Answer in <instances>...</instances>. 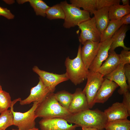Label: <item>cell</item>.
<instances>
[{
  "label": "cell",
  "mask_w": 130,
  "mask_h": 130,
  "mask_svg": "<svg viewBox=\"0 0 130 130\" xmlns=\"http://www.w3.org/2000/svg\"><path fill=\"white\" fill-rule=\"evenodd\" d=\"M122 104L126 108L128 113L130 116V93L128 91L123 94Z\"/></svg>",
  "instance_id": "cell-31"
},
{
  "label": "cell",
  "mask_w": 130,
  "mask_h": 130,
  "mask_svg": "<svg viewBox=\"0 0 130 130\" xmlns=\"http://www.w3.org/2000/svg\"><path fill=\"white\" fill-rule=\"evenodd\" d=\"M3 91L1 86L0 84V92Z\"/></svg>",
  "instance_id": "cell-39"
},
{
  "label": "cell",
  "mask_w": 130,
  "mask_h": 130,
  "mask_svg": "<svg viewBox=\"0 0 130 130\" xmlns=\"http://www.w3.org/2000/svg\"><path fill=\"white\" fill-rule=\"evenodd\" d=\"M124 66L120 64L115 70L105 76V78L115 82L120 87L118 92L120 95H123L130 90L124 74Z\"/></svg>",
  "instance_id": "cell-13"
},
{
  "label": "cell",
  "mask_w": 130,
  "mask_h": 130,
  "mask_svg": "<svg viewBox=\"0 0 130 130\" xmlns=\"http://www.w3.org/2000/svg\"><path fill=\"white\" fill-rule=\"evenodd\" d=\"M13 116L11 110H8L0 114V129L5 130L9 127L13 125Z\"/></svg>",
  "instance_id": "cell-27"
},
{
  "label": "cell",
  "mask_w": 130,
  "mask_h": 130,
  "mask_svg": "<svg viewBox=\"0 0 130 130\" xmlns=\"http://www.w3.org/2000/svg\"><path fill=\"white\" fill-rule=\"evenodd\" d=\"M73 94L65 91L62 90L55 93L56 98L62 107L68 110Z\"/></svg>",
  "instance_id": "cell-25"
},
{
  "label": "cell",
  "mask_w": 130,
  "mask_h": 130,
  "mask_svg": "<svg viewBox=\"0 0 130 130\" xmlns=\"http://www.w3.org/2000/svg\"><path fill=\"white\" fill-rule=\"evenodd\" d=\"M69 110L61 106L53 92L50 93L46 98L38 104L35 111L37 117L63 118L71 114Z\"/></svg>",
  "instance_id": "cell-2"
},
{
  "label": "cell",
  "mask_w": 130,
  "mask_h": 130,
  "mask_svg": "<svg viewBox=\"0 0 130 130\" xmlns=\"http://www.w3.org/2000/svg\"><path fill=\"white\" fill-rule=\"evenodd\" d=\"M60 4L65 13L63 26L65 28L74 27L91 18L89 12L68 3L66 0L61 2Z\"/></svg>",
  "instance_id": "cell-4"
},
{
  "label": "cell",
  "mask_w": 130,
  "mask_h": 130,
  "mask_svg": "<svg viewBox=\"0 0 130 130\" xmlns=\"http://www.w3.org/2000/svg\"><path fill=\"white\" fill-rule=\"evenodd\" d=\"M3 1L6 3L8 4H12L14 2V0H3Z\"/></svg>",
  "instance_id": "cell-37"
},
{
  "label": "cell",
  "mask_w": 130,
  "mask_h": 130,
  "mask_svg": "<svg viewBox=\"0 0 130 130\" xmlns=\"http://www.w3.org/2000/svg\"><path fill=\"white\" fill-rule=\"evenodd\" d=\"M113 41L112 38L101 43L96 55L89 68L88 70L97 72L103 62L107 58L110 46Z\"/></svg>",
  "instance_id": "cell-12"
},
{
  "label": "cell",
  "mask_w": 130,
  "mask_h": 130,
  "mask_svg": "<svg viewBox=\"0 0 130 130\" xmlns=\"http://www.w3.org/2000/svg\"><path fill=\"white\" fill-rule=\"evenodd\" d=\"M64 119L58 117L42 118L39 122L40 130H75L78 126L69 124Z\"/></svg>",
  "instance_id": "cell-10"
},
{
  "label": "cell",
  "mask_w": 130,
  "mask_h": 130,
  "mask_svg": "<svg viewBox=\"0 0 130 130\" xmlns=\"http://www.w3.org/2000/svg\"><path fill=\"white\" fill-rule=\"evenodd\" d=\"M32 70L39 76L44 84L53 92L58 84L69 80L66 73L62 74L54 73L41 70L36 66L33 67Z\"/></svg>",
  "instance_id": "cell-8"
},
{
  "label": "cell",
  "mask_w": 130,
  "mask_h": 130,
  "mask_svg": "<svg viewBox=\"0 0 130 130\" xmlns=\"http://www.w3.org/2000/svg\"><path fill=\"white\" fill-rule=\"evenodd\" d=\"M37 85L31 88L29 96L23 100L20 101V104L23 105L29 104L32 102H36L39 104L42 102L51 92H54L46 86L39 78Z\"/></svg>",
  "instance_id": "cell-9"
},
{
  "label": "cell",
  "mask_w": 130,
  "mask_h": 130,
  "mask_svg": "<svg viewBox=\"0 0 130 130\" xmlns=\"http://www.w3.org/2000/svg\"><path fill=\"white\" fill-rule=\"evenodd\" d=\"M12 101L9 93L3 90L0 92V113L7 110L11 105Z\"/></svg>",
  "instance_id": "cell-28"
},
{
  "label": "cell",
  "mask_w": 130,
  "mask_h": 130,
  "mask_svg": "<svg viewBox=\"0 0 130 130\" xmlns=\"http://www.w3.org/2000/svg\"><path fill=\"white\" fill-rule=\"evenodd\" d=\"M12 130H21L18 129H12ZM29 130H39V129L38 128L35 127L34 128L32 129Z\"/></svg>",
  "instance_id": "cell-38"
},
{
  "label": "cell",
  "mask_w": 130,
  "mask_h": 130,
  "mask_svg": "<svg viewBox=\"0 0 130 130\" xmlns=\"http://www.w3.org/2000/svg\"><path fill=\"white\" fill-rule=\"evenodd\" d=\"M123 3V5L126 6L129 5V0H121Z\"/></svg>",
  "instance_id": "cell-36"
},
{
  "label": "cell",
  "mask_w": 130,
  "mask_h": 130,
  "mask_svg": "<svg viewBox=\"0 0 130 130\" xmlns=\"http://www.w3.org/2000/svg\"><path fill=\"white\" fill-rule=\"evenodd\" d=\"M130 13V6H124L120 4H114L109 8V16L110 20H120L123 16Z\"/></svg>",
  "instance_id": "cell-20"
},
{
  "label": "cell",
  "mask_w": 130,
  "mask_h": 130,
  "mask_svg": "<svg viewBox=\"0 0 130 130\" xmlns=\"http://www.w3.org/2000/svg\"><path fill=\"white\" fill-rule=\"evenodd\" d=\"M78 26L81 30L78 37L81 44L83 45L88 40L100 42L101 33L97 28L94 17L79 24Z\"/></svg>",
  "instance_id": "cell-7"
},
{
  "label": "cell",
  "mask_w": 130,
  "mask_h": 130,
  "mask_svg": "<svg viewBox=\"0 0 130 130\" xmlns=\"http://www.w3.org/2000/svg\"><path fill=\"white\" fill-rule=\"evenodd\" d=\"M128 30L127 25H123L115 32L112 37L113 41L110 46L109 51H114L115 49L119 47H122L124 50L129 51L130 48L126 47L124 45V40L126 33Z\"/></svg>",
  "instance_id": "cell-18"
},
{
  "label": "cell",
  "mask_w": 130,
  "mask_h": 130,
  "mask_svg": "<svg viewBox=\"0 0 130 130\" xmlns=\"http://www.w3.org/2000/svg\"><path fill=\"white\" fill-rule=\"evenodd\" d=\"M104 76L98 72H95L88 70L87 81L83 91L85 94L89 109L94 105V98L104 81Z\"/></svg>",
  "instance_id": "cell-6"
},
{
  "label": "cell",
  "mask_w": 130,
  "mask_h": 130,
  "mask_svg": "<svg viewBox=\"0 0 130 130\" xmlns=\"http://www.w3.org/2000/svg\"><path fill=\"white\" fill-rule=\"evenodd\" d=\"M3 16L8 19H13L14 16L11 12L10 10L6 8L0 6V16Z\"/></svg>",
  "instance_id": "cell-32"
},
{
  "label": "cell",
  "mask_w": 130,
  "mask_h": 130,
  "mask_svg": "<svg viewBox=\"0 0 130 130\" xmlns=\"http://www.w3.org/2000/svg\"><path fill=\"white\" fill-rule=\"evenodd\" d=\"M109 7H104L96 10L94 17L97 28L101 34L105 29L110 20L109 16Z\"/></svg>",
  "instance_id": "cell-19"
},
{
  "label": "cell",
  "mask_w": 130,
  "mask_h": 130,
  "mask_svg": "<svg viewBox=\"0 0 130 130\" xmlns=\"http://www.w3.org/2000/svg\"><path fill=\"white\" fill-rule=\"evenodd\" d=\"M122 25L120 20H110L107 26L101 34L100 42L111 38Z\"/></svg>",
  "instance_id": "cell-21"
},
{
  "label": "cell",
  "mask_w": 130,
  "mask_h": 130,
  "mask_svg": "<svg viewBox=\"0 0 130 130\" xmlns=\"http://www.w3.org/2000/svg\"><path fill=\"white\" fill-rule=\"evenodd\" d=\"M120 0H96V10L104 7H110L114 4H120Z\"/></svg>",
  "instance_id": "cell-29"
},
{
  "label": "cell",
  "mask_w": 130,
  "mask_h": 130,
  "mask_svg": "<svg viewBox=\"0 0 130 130\" xmlns=\"http://www.w3.org/2000/svg\"><path fill=\"white\" fill-rule=\"evenodd\" d=\"M21 98H18L12 101L10 108L13 116V125L17 126L21 130H29L35 127V119L37 117L35 114V110L39 104L36 102H33L32 107L28 111L22 113L14 111L13 106Z\"/></svg>",
  "instance_id": "cell-5"
},
{
  "label": "cell",
  "mask_w": 130,
  "mask_h": 130,
  "mask_svg": "<svg viewBox=\"0 0 130 130\" xmlns=\"http://www.w3.org/2000/svg\"><path fill=\"white\" fill-rule=\"evenodd\" d=\"M123 25H127L130 24V13L123 16L121 19Z\"/></svg>",
  "instance_id": "cell-34"
},
{
  "label": "cell",
  "mask_w": 130,
  "mask_h": 130,
  "mask_svg": "<svg viewBox=\"0 0 130 130\" xmlns=\"http://www.w3.org/2000/svg\"><path fill=\"white\" fill-rule=\"evenodd\" d=\"M97 130H99V129H98Z\"/></svg>",
  "instance_id": "cell-40"
},
{
  "label": "cell",
  "mask_w": 130,
  "mask_h": 130,
  "mask_svg": "<svg viewBox=\"0 0 130 130\" xmlns=\"http://www.w3.org/2000/svg\"><path fill=\"white\" fill-rule=\"evenodd\" d=\"M101 44L100 42L88 40L83 45L81 50V56L86 69L88 70L96 55Z\"/></svg>",
  "instance_id": "cell-11"
},
{
  "label": "cell",
  "mask_w": 130,
  "mask_h": 130,
  "mask_svg": "<svg viewBox=\"0 0 130 130\" xmlns=\"http://www.w3.org/2000/svg\"><path fill=\"white\" fill-rule=\"evenodd\" d=\"M108 122L127 119L130 116L127 109L122 103L116 102L104 111Z\"/></svg>",
  "instance_id": "cell-15"
},
{
  "label": "cell",
  "mask_w": 130,
  "mask_h": 130,
  "mask_svg": "<svg viewBox=\"0 0 130 130\" xmlns=\"http://www.w3.org/2000/svg\"><path fill=\"white\" fill-rule=\"evenodd\" d=\"M46 13L47 18L50 20L59 19L64 20L65 18L64 11L60 3L49 7Z\"/></svg>",
  "instance_id": "cell-24"
},
{
  "label": "cell",
  "mask_w": 130,
  "mask_h": 130,
  "mask_svg": "<svg viewBox=\"0 0 130 130\" xmlns=\"http://www.w3.org/2000/svg\"></svg>",
  "instance_id": "cell-41"
},
{
  "label": "cell",
  "mask_w": 130,
  "mask_h": 130,
  "mask_svg": "<svg viewBox=\"0 0 130 130\" xmlns=\"http://www.w3.org/2000/svg\"><path fill=\"white\" fill-rule=\"evenodd\" d=\"M124 72L127 82L129 87L130 88V64H125L124 66Z\"/></svg>",
  "instance_id": "cell-33"
},
{
  "label": "cell",
  "mask_w": 130,
  "mask_h": 130,
  "mask_svg": "<svg viewBox=\"0 0 130 130\" xmlns=\"http://www.w3.org/2000/svg\"><path fill=\"white\" fill-rule=\"evenodd\" d=\"M109 53L107 58L97 72L104 76L114 71L120 64L119 54H117L114 51Z\"/></svg>",
  "instance_id": "cell-17"
},
{
  "label": "cell",
  "mask_w": 130,
  "mask_h": 130,
  "mask_svg": "<svg viewBox=\"0 0 130 130\" xmlns=\"http://www.w3.org/2000/svg\"><path fill=\"white\" fill-rule=\"evenodd\" d=\"M62 118L68 122L74 124L79 127H93L101 130L105 128L108 122L104 112L98 109H89L71 113Z\"/></svg>",
  "instance_id": "cell-1"
},
{
  "label": "cell",
  "mask_w": 130,
  "mask_h": 130,
  "mask_svg": "<svg viewBox=\"0 0 130 130\" xmlns=\"http://www.w3.org/2000/svg\"><path fill=\"white\" fill-rule=\"evenodd\" d=\"M82 130H97L96 128L91 127H82Z\"/></svg>",
  "instance_id": "cell-35"
},
{
  "label": "cell",
  "mask_w": 130,
  "mask_h": 130,
  "mask_svg": "<svg viewBox=\"0 0 130 130\" xmlns=\"http://www.w3.org/2000/svg\"><path fill=\"white\" fill-rule=\"evenodd\" d=\"M17 1L19 4L29 2L31 6L33 8L36 14L43 17L46 16V11L50 7L41 0H17Z\"/></svg>",
  "instance_id": "cell-22"
},
{
  "label": "cell",
  "mask_w": 130,
  "mask_h": 130,
  "mask_svg": "<svg viewBox=\"0 0 130 130\" xmlns=\"http://www.w3.org/2000/svg\"><path fill=\"white\" fill-rule=\"evenodd\" d=\"M81 44L78 46L77 56L73 59L67 57L65 61L66 72L69 79L76 85L87 79L88 70L86 69L81 59Z\"/></svg>",
  "instance_id": "cell-3"
},
{
  "label": "cell",
  "mask_w": 130,
  "mask_h": 130,
  "mask_svg": "<svg viewBox=\"0 0 130 130\" xmlns=\"http://www.w3.org/2000/svg\"><path fill=\"white\" fill-rule=\"evenodd\" d=\"M118 86L115 82L104 78L94 98V104L96 103H104Z\"/></svg>",
  "instance_id": "cell-14"
},
{
  "label": "cell",
  "mask_w": 130,
  "mask_h": 130,
  "mask_svg": "<svg viewBox=\"0 0 130 130\" xmlns=\"http://www.w3.org/2000/svg\"><path fill=\"white\" fill-rule=\"evenodd\" d=\"M71 4L89 13L91 15L96 10V0H70Z\"/></svg>",
  "instance_id": "cell-23"
},
{
  "label": "cell",
  "mask_w": 130,
  "mask_h": 130,
  "mask_svg": "<svg viewBox=\"0 0 130 130\" xmlns=\"http://www.w3.org/2000/svg\"><path fill=\"white\" fill-rule=\"evenodd\" d=\"M120 64L124 65L130 63V51L122 50L119 54Z\"/></svg>",
  "instance_id": "cell-30"
},
{
  "label": "cell",
  "mask_w": 130,
  "mask_h": 130,
  "mask_svg": "<svg viewBox=\"0 0 130 130\" xmlns=\"http://www.w3.org/2000/svg\"><path fill=\"white\" fill-rule=\"evenodd\" d=\"M106 130H130V121L126 119L108 122Z\"/></svg>",
  "instance_id": "cell-26"
},
{
  "label": "cell",
  "mask_w": 130,
  "mask_h": 130,
  "mask_svg": "<svg viewBox=\"0 0 130 130\" xmlns=\"http://www.w3.org/2000/svg\"><path fill=\"white\" fill-rule=\"evenodd\" d=\"M68 110L71 113L78 112L89 109L85 94L81 88H77L73 94Z\"/></svg>",
  "instance_id": "cell-16"
}]
</instances>
